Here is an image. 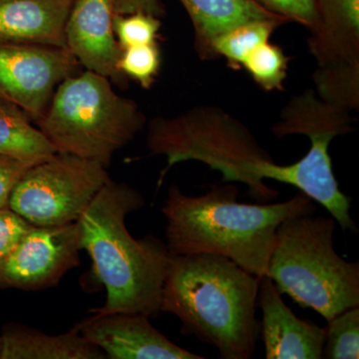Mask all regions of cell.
<instances>
[{"label":"cell","mask_w":359,"mask_h":359,"mask_svg":"<svg viewBox=\"0 0 359 359\" xmlns=\"http://www.w3.org/2000/svg\"><path fill=\"white\" fill-rule=\"evenodd\" d=\"M57 151L20 110L0 102V155L39 163Z\"/></svg>","instance_id":"obj_17"},{"label":"cell","mask_w":359,"mask_h":359,"mask_svg":"<svg viewBox=\"0 0 359 359\" xmlns=\"http://www.w3.org/2000/svg\"><path fill=\"white\" fill-rule=\"evenodd\" d=\"M73 0H0V44L66 48L65 25Z\"/></svg>","instance_id":"obj_14"},{"label":"cell","mask_w":359,"mask_h":359,"mask_svg":"<svg viewBox=\"0 0 359 359\" xmlns=\"http://www.w3.org/2000/svg\"><path fill=\"white\" fill-rule=\"evenodd\" d=\"M99 347L73 328L49 335L34 328L13 325L0 337V359H103Z\"/></svg>","instance_id":"obj_16"},{"label":"cell","mask_w":359,"mask_h":359,"mask_svg":"<svg viewBox=\"0 0 359 359\" xmlns=\"http://www.w3.org/2000/svg\"><path fill=\"white\" fill-rule=\"evenodd\" d=\"M161 26V18L145 13H115L113 18V29L122 49L157 43Z\"/></svg>","instance_id":"obj_23"},{"label":"cell","mask_w":359,"mask_h":359,"mask_svg":"<svg viewBox=\"0 0 359 359\" xmlns=\"http://www.w3.org/2000/svg\"><path fill=\"white\" fill-rule=\"evenodd\" d=\"M78 224L32 226L0 263V289L39 290L60 282L80 264Z\"/></svg>","instance_id":"obj_9"},{"label":"cell","mask_w":359,"mask_h":359,"mask_svg":"<svg viewBox=\"0 0 359 359\" xmlns=\"http://www.w3.org/2000/svg\"><path fill=\"white\" fill-rule=\"evenodd\" d=\"M106 169L96 161L56 153L26 171L8 207L32 226L76 223L109 181Z\"/></svg>","instance_id":"obj_7"},{"label":"cell","mask_w":359,"mask_h":359,"mask_svg":"<svg viewBox=\"0 0 359 359\" xmlns=\"http://www.w3.org/2000/svg\"><path fill=\"white\" fill-rule=\"evenodd\" d=\"M67 48L36 44H0V102L41 119L61 82L79 72Z\"/></svg>","instance_id":"obj_8"},{"label":"cell","mask_w":359,"mask_h":359,"mask_svg":"<svg viewBox=\"0 0 359 359\" xmlns=\"http://www.w3.org/2000/svg\"><path fill=\"white\" fill-rule=\"evenodd\" d=\"M238 196L235 183L212 186L199 196L170 186L161 208L170 254L228 257L259 278L266 275L278 226L292 217L316 212V202L302 192L273 204L241 203Z\"/></svg>","instance_id":"obj_2"},{"label":"cell","mask_w":359,"mask_h":359,"mask_svg":"<svg viewBox=\"0 0 359 359\" xmlns=\"http://www.w3.org/2000/svg\"><path fill=\"white\" fill-rule=\"evenodd\" d=\"M147 124L132 99L119 95L108 78L85 70L66 78L35 126L57 153L93 160L107 168Z\"/></svg>","instance_id":"obj_6"},{"label":"cell","mask_w":359,"mask_h":359,"mask_svg":"<svg viewBox=\"0 0 359 359\" xmlns=\"http://www.w3.org/2000/svg\"><path fill=\"white\" fill-rule=\"evenodd\" d=\"M287 23L285 20H257L238 25L215 40V55L224 59L231 69L240 70L250 52L269 41L276 30Z\"/></svg>","instance_id":"obj_18"},{"label":"cell","mask_w":359,"mask_h":359,"mask_svg":"<svg viewBox=\"0 0 359 359\" xmlns=\"http://www.w3.org/2000/svg\"><path fill=\"white\" fill-rule=\"evenodd\" d=\"M145 205L136 189L109 181L96 194L77 221L80 245L92 259V271L106 290V301L91 313H161L170 252L153 235L136 240L126 218Z\"/></svg>","instance_id":"obj_3"},{"label":"cell","mask_w":359,"mask_h":359,"mask_svg":"<svg viewBox=\"0 0 359 359\" xmlns=\"http://www.w3.org/2000/svg\"><path fill=\"white\" fill-rule=\"evenodd\" d=\"M314 91L325 103L347 112L359 109V66L316 67Z\"/></svg>","instance_id":"obj_19"},{"label":"cell","mask_w":359,"mask_h":359,"mask_svg":"<svg viewBox=\"0 0 359 359\" xmlns=\"http://www.w3.org/2000/svg\"><path fill=\"white\" fill-rule=\"evenodd\" d=\"M151 318L139 313L98 314L75 328L111 359H204L161 334Z\"/></svg>","instance_id":"obj_11"},{"label":"cell","mask_w":359,"mask_h":359,"mask_svg":"<svg viewBox=\"0 0 359 359\" xmlns=\"http://www.w3.org/2000/svg\"><path fill=\"white\" fill-rule=\"evenodd\" d=\"M289 56L278 45L271 41L256 47L243 62L252 81L266 92L285 91L289 68Z\"/></svg>","instance_id":"obj_20"},{"label":"cell","mask_w":359,"mask_h":359,"mask_svg":"<svg viewBox=\"0 0 359 359\" xmlns=\"http://www.w3.org/2000/svg\"><path fill=\"white\" fill-rule=\"evenodd\" d=\"M309 53L318 67L359 66V0H316Z\"/></svg>","instance_id":"obj_13"},{"label":"cell","mask_w":359,"mask_h":359,"mask_svg":"<svg viewBox=\"0 0 359 359\" xmlns=\"http://www.w3.org/2000/svg\"><path fill=\"white\" fill-rule=\"evenodd\" d=\"M311 135H313V134H311ZM327 135H328V134H327ZM309 136H311V135H309ZM330 136H332V135H330ZM309 137H308V138H309ZM332 138H334V137H332ZM358 231V230H356L355 231H353V233H356V231Z\"/></svg>","instance_id":"obj_28"},{"label":"cell","mask_w":359,"mask_h":359,"mask_svg":"<svg viewBox=\"0 0 359 359\" xmlns=\"http://www.w3.org/2000/svg\"><path fill=\"white\" fill-rule=\"evenodd\" d=\"M147 130L150 155L166 158L158 187L175 165L197 161L219 172L224 183L244 184L259 203L273 202L280 195L264 183L269 179L295 187L330 214H337L346 204L323 142H311L301 160L278 165L244 123L211 105L195 106L173 117L153 118Z\"/></svg>","instance_id":"obj_1"},{"label":"cell","mask_w":359,"mask_h":359,"mask_svg":"<svg viewBox=\"0 0 359 359\" xmlns=\"http://www.w3.org/2000/svg\"><path fill=\"white\" fill-rule=\"evenodd\" d=\"M179 1L192 21L194 48L198 57L203 61L217 59L212 49L215 40L237 26L257 20H285L266 11L255 0Z\"/></svg>","instance_id":"obj_15"},{"label":"cell","mask_w":359,"mask_h":359,"mask_svg":"<svg viewBox=\"0 0 359 359\" xmlns=\"http://www.w3.org/2000/svg\"><path fill=\"white\" fill-rule=\"evenodd\" d=\"M257 306L263 313L259 337L266 359L323 358L325 327L297 318L266 275L259 278Z\"/></svg>","instance_id":"obj_12"},{"label":"cell","mask_w":359,"mask_h":359,"mask_svg":"<svg viewBox=\"0 0 359 359\" xmlns=\"http://www.w3.org/2000/svg\"><path fill=\"white\" fill-rule=\"evenodd\" d=\"M259 278L228 257L170 254L161 313L176 316L182 334L215 347L221 359H250L259 339Z\"/></svg>","instance_id":"obj_4"},{"label":"cell","mask_w":359,"mask_h":359,"mask_svg":"<svg viewBox=\"0 0 359 359\" xmlns=\"http://www.w3.org/2000/svg\"><path fill=\"white\" fill-rule=\"evenodd\" d=\"M113 0H73L65 25L66 48L85 70L108 78L119 88L129 79L119 70L123 49L113 29Z\"/></svg>","instance_id":"obj_10"},{"label":"cell","mask_w":359,"mask_h":359,"mask_svg":"<svg viewBox=\"0 0 359 359\" xmlns=\"http://www.w3.org/2000/svg\"><path fill=\"white\" fill-rule=\"evenodd\" d=\"M34 164L36 163L0 155V210L8 207L11 193L16 184Z\"/></svg>","instance_id":"obj_26"},{"label":"cell","mask_w":359,"mask_h":359,"mask_svg":"<svg viewBox=\"0 0 359 359\" xmlns=\"http://www.w3.org/2000/svg\"><path fill=\"white\" fill-rule=\"evenodd\" d=\"M266 11L311 32L318 21L316 0H255Z\"/></svg>","instance_id":"obj_24"},{"label":"cell","mask_w":359,"mask_h":359,"mask_svg":"<svg viewBox=\"0 0 359 359\" xmlns=\"http://www.w3.org/2000/svg\"><path fill=\"white\" fill-rule=\"evenodd\" d=\"M32 226L11 208L0 210V263L13 252Z\"/></svg>","instance_id":"obj_25"},{"label":"cell","mask_w":359,"mask_h":359,"mask_svg":"<svg viewBox=\"0 0 359 359\" xmlns=\"http://www.w3.org/2000/svg\"><path fill=\"white\" fill-rule=\"evenodd\" d=\"M116 14L145 13L163 18L166 8L162 0H113Z\"/></svg>","instance_id":"obj_27"},{"label":"cell","mask_w":359,"mask_h":359,"mask_svg":"<svg viewBox=\"0 0 359 359\" xmlns=\"http://www.w3.org/2000/svg\"><path fill=\"white\" fill-rule=\"evenodd\" d=\"M334 218L299 215L283 221L266 276L280 294L325 320L359 306V262H347L334 250Z\"/></svg>","instance_id":"obj_5"},{"label":"cell","mask_w":359,"mask_h":359,"mask_svg":"<svg viewBox=\"0 0 359 359\" xmlns=\"http://www.w3.org/2000/svg\"><path fill=\"white\" fill-rule=\"evenodd\" d=\"M162 57L158 44H143L123 49L118 67L128 79L148 90L159 75Z\"/></svg>","instance_id":"obj_22"},{"label":"cell","mask_w":359,"mask_h":359,"mask_svg":"<svg viewBox=\"0 0 359 359\" xmlns=\"http://www.w3.org/2000/svg\"><path fill=\"white\" fill-rule=\"evenodd\" d=\"M323 358H359V306L346 309L327 321Z\"/></svg>","instance_id":"obj_21"}]
</instances>
